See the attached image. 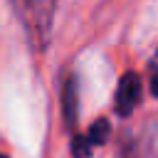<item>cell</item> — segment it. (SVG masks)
Listing matches in <instances>:
<instances>
[{
    "mask_svg": "<svg viewBox=\"0 0 158 158\" xmlns=\"http://www.w3.org/2000/svg\"><path fill=\"white\" fill-rule=\"evenodd\" d=\"M54 2L57 0H15L17 17L32 42L35 49H44L52 37V22H54Z\"/></svg>",
    "mask_w": 158,
    "mask_h": 158,
    "instance_id": "1",
    "label": "cell"
},
{
    "mask_svg": "<svg viewBox=\"0 0 158 158\" xmlns=\"http://www.w3.org/2000/svg\"><path fill=\"white\" fill-rule=\"evenodd\" d=\"M141 101V77L136 72H126L121 79H118V86H116V94H114V109L118 116H131L133 109L138 106Z\"/></svg>",
    "mask_w": 158,
    "mask_h": 158,
    "instance_id": "2",
    "label": "cell"
},
{
    "mask_svg": "<svg viewBox=\"0 0 158 158\" xmlns=\"http://www.w3.org/2000/svg\"><path fill=\"white\" fill-rule=\"evenodd\" d=\"M111 136V123L106 118H99L91 123V128L81 136H74L72 141V156L74 158H89L96 146H104Z\"/></svg>",
    "mask_w": 158,
    "mask_h": 158,
    "instance_id": "3",
    "label": "cell"
},
{
    "mask_svg": "<svg viewBox=\"0 0 158 158\" xmlns=\"http://www.w3.org/2000/svg\"><path fill=\"white\" fill-rule=\"evenodd\" d=\"M123 158H158V123H146L123 146Z\"/></svg>",
    "mask_w": 158,
    "mask_h": 158,
    "instance_id": "4",
    "label": "cell"
},
{
    "mask_svg": "<svg viewBox=\"0 0 158 158\" xmlns=\"http://www.w3.org/2000/svg\"><path fill=\"white\" fill-rule=\"evenodd\" d=\"M62 111H64L67 126H74L77 123V114H79V99H77V81H74V77H69L64 81V89H62Z\"/></svg>",
    "mask_w": 158,
    "mask_h": 158,
    "instance_id": "5",
    "label": "cell"
},
{
    "mask_svg": "<svg viewBox=\"0 0 158 158\" xmlns=\"http://www.w3.org/2000/svg\"><path fill=\"white\" fill-rule=\"evenodd\" d=\"M148 69H151V94L158 99V49H156V54H153Z\"/></svg>",
    "mask_w": 158,
    "mask_h": 158,
    "instance_id": "6",
    "label": "cell"
},
{
    "mask_svg": "<svg viewBox=\"0 0 158 158\" xmlns=\"http://www.w3.org/2000/svg\"><path fill=\"white\" fill-rule=\"evenodd\" d=\"M0 158H7V156H2V153H0Z\"/></svg>",
    "mask_w": 158,
    "mask_h": 158,
    "instance_id": "7",
    "label": "cell"
}]
</instances>
